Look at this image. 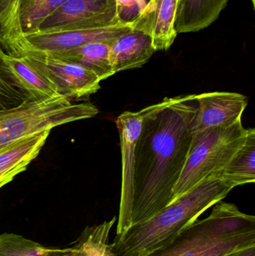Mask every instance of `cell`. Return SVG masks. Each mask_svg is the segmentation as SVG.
Masks as SVG:
<instances>
[{"label":"cell","mask_w":255,"mask_h":256,"mask_svg":"<svg viewBox=\"0 0 255 256\" xmlns=\"http://www.w3.org/2000/svg\"><path fill=\"white\" fill-rule=\"evenodd\" d=\"M133 28L130 24H120L105 28L79 31L64 32L49 34H24L13 56L24 52L53 54L74 49L96 42H111Z\"/></svg>","instance_id":"ba28073f"},{"label":"cell","mask_w":255,"mask_h":256,"mask_svg":"<svg viewBox=\"0 0 255 256\" xmlns=\"http://www.w3.org/2000/svg\"><path fill=\"white\" fill-rule=\"evenodd\" d=\"M99 110L91 103L72 104L61 96L0 110V150L40 131L92 118Z\"/></svg>","instance_id":"5b68a950"},{"label":"cell","mask_w":255,"mask_h":256,"mask_svg":"<svg viewBox=\"0 0 255 256\" xmlns=\"http://www.w3.org/2000/svg\"><path fill=\"white\" fill-rule=\"evenodd\" d=\"M67 0H20L19 21L22 34L35 32L40 24Z\"/></svg>","instance_id":"d6986e66"},{"label":"cell","mask_w":255,"mask_h":256,"mask_svg":"<svg viewBox=\"0 0 255 256\" xmlns=\"http://www.w3.org/2000/svg\"><path fill=\"white\" fill-rule=\"evenodd\" d=\"M255 246V218L232 203L219 202L193 224L140 256H225Z\"/></svg>","instance_id":"7a4b0ae2"},{"label":"cell","mask_w":255,"mask_h":256,"mask_svg":"<svg viewBox=\"0 0 255 256\" xmlns=\"http://www.w3.org/2000/svg\"><path fill=\"white\" fill-rule=\"evenodd\" d=\"M46 256H73V248L65 249H52Z\"/></svg>","instance_id":"603a6c76"},{"label":"cell","mask_w":255,"mask_h":256,"mask_svg":"<svg viewBox=\"0 0 255 256\" xmlns=\"http://www.w3.org/2000/svg\"><path fill=\"white\" fill-rule=\"evenodd\" d=\"M19 1L0 0V43L10 55H14L23 37L19 21Z\"/></svg>","instance_id":"ac0fdd59"},{"label":"cell","mask_w":255,"mask_h":256,"mask_svg":"<svg viewBox=\"0 0 255 256\" xmlns=\"http://www.w3.org/2000/svg\"><path fill=\"white\" fill-rule=\"evenodd\" d=\"M193 136L191 150L174 188L172 202L222 171L245 143L247 129L241 120L229 127L210 128Z\"/></svg>","instance_id":"277c9868"},{"label":"cell","mask_w":255,"mask_h":256,"mask_svg":"<svg viewBox=\"0 0 255 256\" xmlns=\"http://www.w3.org/2000/svg\"><path fill=\"white\" fill-rule=\"evenodd\" d=\"M20 56L29 57L53 82L58 94L68 100L88 98L100 88L98 76L79 64L41 52H27Z\"/></svg>","instance_id":"9c48e42d"},{"label":"cell","mask_w":255,"mask_h":256,"mask_svg":"<svg viewBox=\"0 0 255 256\" xmlns=\"http://www.w3.org/2000/svg\"><path fill=\"white\" fill-rule=\"evenodd\" d=\"M196 94L147 106L135 147L132 226L167 207L193 144Z\"/></svg>","instance_id":"6da1fadb"},{"label":"cell","mask_w":255,"mask_h":256,"mask_svg":"<svg viewBox=\"0 0 255 256\" xmlns=\"http://www.w3.org/2000/svg\"><path fill=\"white\" fill-rule=\"evenodd\" d=\"M196 114L193 135L213 128L229 127L242 120L248 98L236 92L202 93L196 94Z\"/></svg>","instance_id":"30bf717a"},{"label":"cell","mask_w":255,"mask_h":256,"mask_svg":"<svg viewBox=\"0 0 255 256\" xmlns=\"http://www.w3.org/2000/svg\"><path fill=\"white\" fill-rule=\"evenodd\" d=\"M111 42H96L74 49L44 54L63 61L79 64L95 74L100 81L104 80L115 74L109 58Z\"/></svg>","instance_id":"2e32d148"},{"label":"cell","mask_w":255,"mask_h":256,"mask_svg":"<svg viewBox=\"0 0 255 256\" xmlns=\"http://www.w3.org/2000/svg\"><path fill=\"white\" fill-rule=\"evenodd\" d=\"M232 190L255 182V130L247 129L245 143L229 164L215 174Z\"/></svg>","instance_id":"e0dca14e"},{"label":"cell","mask_w":255,"mask_h":256,"mask_svg":"<svg viewBox=\"0 0 255 256\" xmlns=\"http://www.w3.org/2000/svg\"><path fill=\"white\" fill-rule=\"evenodd\" d=\"M232 190L215 176H210L155 216L115 236L111 244L115 256H140L152 250L223 201Z\"/></svg>","instance_id":"3957f363"},{"label":"cell","mask_w":255,"mask_h":256,"mask_svg":"<svg viewBox=\"0 0 255 256\" xmlns=\"http://www.w3.org/2000/svg\"><path fill=\"white\" fill-rule=\"evenodd\" d=\"M5 50L0 43V110H5L26 102L25 96L12 78L4 62L3 55Z\"/></svg>","instance_id":"44dd1931"},{"label":"cell","mask_w":255,"mask_h":256,"mask_svg":"<svg viewBox=\"0 0 255 256\" xmlns=\"http://www.w3.org/2000/svg\"><path fill=\"white\" fill-rule=\"evenodd\" d=\"M178 0H144V8L133 28L149 34L156 51L167 50L176 38L174 28Z\"/></svg>","instance_id":"8fae6325"},{"label":"cell","mask_w":255,"mask_h":256,"mask_svg":"<svg viewBox=\"0 0 255 256\" xmlns=\"http://www.w3.org/2000/svg\"><path fill=\"white\" fill-rule=\"evenodd\" d=\"M147 108L138 111H125L118 117L116 126L119 132L122 156V180L121 202L116 236L125 232L132 225L134 182L135 147L142 128Z\"/></svg>","instance_id":"52a82bcc"},{"label":"cell","mask_w":255,"mask_h":256,"mask_svg":"<svg viewBox=\"0 0 255 256\" xmlns=\"http://www.w3.org/2000/svg\"><path fill=\"white\" fill-rule=\"evenodd\" d=\"M229 0H178L174 28L177 34L193 32L209 26Z\"/></svg>","instance_id":"9a60e30c"},{"label":"cell","mask_w":255,"mask_h":256,"mask_svg":"<svg viewBox=\"0 0 255 256\" xmlns=\"http://www.w3.org/2000/svg\"><path fill=\"white\" fill-rule=\"evenodd\" d=\"M52 249L14 233L0 234V256H46Z\"/></svg>","instance_id":"ffe728a7"},{"label":"cell","mask_w":255,"mask_h":256,"mask_svg":"<svg viewBox=\"0 0 255 256\" xmlns=\"http://www.w3.org/2000/svg\"><path fill=\"white\" fill-rule=\"evenodd\" d=\"M50 130L40 131L14 142L0 150V189L13 180L40 153Z\"/></svg>","instance_id":"5bb4252c"},{"label":"cell","mask_w":255,"mask_h":256,"mask_svg":"<svg viewBox=\"0 0 255 256\" xmlns=\"http://www.w3.org/2000/svg\"><path fill=\"white\" fill-rule=\"evenodd\" d=\"M155 52L151 36L133 28L110 43L109 58L112 70L115 74L142 67Z\"/></svg>","instance_id":"4fadbf2b"},{"label":"cell","mask_w":255,"mask_h":256,"mask_svg":"<svg viewBox=\"0 0 255 256\" xmlns=\"http://www.w3.org/2000/svg\"><path fill=\"white\" fill-rule=\"evenodd\" d=\"M12 78L26 98L37 102L60 96L44 72L27 56L3 55Z\"/></svg>","instance_id":"7c38bea8"},{"label":"cell","mask_w":255,"mask_h":256,"mask_svg":"<svg viewBox=\"0 0 255 256\" xmlns=\"http://www.w3.org/2000/svg\"><path fill=\"white\" fill-rule=\"evenodd\" d=\"M116 3L120 22L133 26L143 9L144 0H116Z\"/></svg>","instance_id":"7402d4cb"},{"label":"cell","mask_w":255,"mask_h":256,"mask_svg":"<svg viewBox=\"0 0 255 256\" xmlns=\"http://www.w3.org/2000/svg\"><path fill=\"white\" fill-rule=\"evenodd\" d=\"M225 256H255V246L236 251Z\"/></svg>","instance_id":"cb8c5ba5"},{"label":"cell","mask_w":255,"mask_h":256,"mask_svg":"<svg viewBox=\"0 0 255 256\" xmlns=\"http://www.w3.org/2000/svg\"><path fill=\"white\" fill-rule=\"evenodd\" d=\"M120 24L116 0H67L39 25L34 33L94 30Z\"/></svg>","instance_id":"8992f818"},{"label":"cell","mask_w":255,"mask_h":256,"mask_svg":"<svg viewBox=\"0 0 255 256\" xmlns=\"http://www.w3.org/2000/svg\"><path fill=\"white\" fill-rule=\"evenodd\" d=\"M253 1V4H255V0H252Z\"/></svg>","instance_id":"d4e9b609"}]
</instances>
